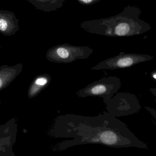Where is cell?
Returning a JSON list of instances; mask_svg holds the SVG:
<instances>
[{"mask_svg": "<svg viewBox=\"0 0 156 156\" xmlns=\"http://www.w3.org/2000/svg\"><path fill=\"white\" fill-rule=\"evenodd\" d=\"M60 121L62 136L72 139L64 142L63 149L87 144L148 149L147 144L140 140L124 122L107 112L94 116L68 114L62 116Z\"/></svg>", "mask_w": 156, "mask_h": 156, "instance_id": "1", "label": "cell"}, {"mask_svg": "<svg viewBox=\"0 0 156 156\" xmlns=\"http://www.w3.org/2000/svg\"><path fill=\"white\" fill-rule=\"evenodd\" d=\"M141 13L138 7L128 5L117 15L82 22L80 27L89 33L109 37L139 35L151 28L150 24L140 18Z\"/></svg>", "mask_w": 156, "mask_h": 156, "instance_id": "2", "label": "cell"}, {"mask_svg": "<svg viewBox=\"0 0 156 156\" xmlns=\"http://www.w3.org/2000/svg\"><path fill=\"white\" fill-rule=\"evenodd\" d=\"M1 126V124H0V126Z\"/></svg>", "mask_w": 156, "mask_h": 156, "instance_id": "16", "label": "cell"}, {"mask_svg": "<svg viewBox=\"0 0 156 156\" xmlns=\"http://www.w3.org/2000/svg\"><path fill=\"white\" fill-rule=\"evenodd\" d=\"M51 81V77L48 74H43L36 76L29 86L28 92L29 98H34L38 95L49 86Z\"/></svg>", "mask_w": 156, "mask_h": 156, "instance_id": "10", "label": "cell"}, {"mask_svg": "<svg viewBox=\"0 0 156 156\" xmlns=\"http://www.w3.org/2000/svg\"><path fill=\"white\" fill-rule=\"evenodd\" d=\"M1 45H0V49H1Z\"/></svg>", "mask_w": 156, "mask_h": 156, "instance_id": "14", "label": "cell"}, {"mask_svg": "<svg viewBox=\"0 0 156 156\" xmlns=\"http://www.w3.org/2000/svg\"><path fill=\"white\" fill-rule=\"evenodd\" d=\"M121 85V81L118 77L108 76L91 83L77 91L76 95L80 98L96 96L102 98L105 104L117 93Z\"/></svg>", "mask_w": 156, "mask_h": 156, "instance_id": "4", "label": "cell"}, {"mask_svg": "<svg viewBox=\"0 0 156 156\" xmlns=\"http://www.w3.org/2000/svg\"><path fill=\"white\" fill-rule=\"evenodd\" d=\"M20 30L19 20L15 14L9 11L0 10V33L11 36Z\"/></svg>", "mask_w": 156, "mask_h": 156, "instance_id": "8", "label": "cell"}, {"mask_svg": "<svg viewBox=\"0 0 156 156\" xmlns=\"http://www.w3.org/2000/svg\"><path fill=\"white\" fill-rule=\"evenodd\" d=\"M80 4L85 6L92 5L99 2L101 0H76Z\"/></svg>", "mask_w": 156, "mask_h": 156, "instance_id": "12", "label": "cell"}, {"mask_svg": "<svg viewBox=\"0 0 156 156\" xmlns=\"http://www.w3.org/2000/svg\"><path fill=\"white\" fill-rule=\"evenodd\" d=\"M153 56L146 54L126 53L120 52L118 55L106 59L91 68L92 70H115L132 67L141 63L151 61Z\"/></svg>", "mask_w": 156, "mask_h": 156, "instance_id": "6", "label": "cell"}, {"mask_svg": "<svg viewBox=\"0 0 156 156\" xmlns=\"http://www.w3.org/2000/svg\"><path fill=\"white\" fill-rule=\"evenodd\" d=\"M105 105L107 113L115 117L133 115L141 108L137 98L128 93H118Z\"/></svg>", "mask_w": 156, "mask_h": 156, "instance_id": "5", "label": "cell"}, {"mask_svg": "<svg viewBox=\"0 0 156 156\" xmlns=\"http://www.w3.org/2000/svg\"><path fill=\"white\" fill-rule=\"evenodd\" d=\"M17 125L15 119L0 126V156H13L12 146L16 142Z\"/></svg>", "mask_w": 156, "mask_h": 156, "instance_id": "7", "label": "cell"}, {"mask_svg": "<svg viewBox=\"0 0 156 156\" xmlns=\"http://www.w3.org/2000/svg\"><path fill=\"white\" fill-rule=\"evenodd\" d=\"M151 78L153 79L154 81H156V71L154 70L153 72H151Z\"/></svg>", "mask_w": 156, "mask_h": 156, "instance_id": "13", "label": "cell"}, {"mask_svg": "<svg viewBox=\"0 0 156 156\" xmlns=\"http://www.w3.org/2000/svg\"><path fill=\"white\" fill-rule=\"evenodd\" d=\"M23 68L22 63L13 66L4 65L0 67V91L10 85L21 73Z\"/></svg>", "mask_w": 156, "mask_h": 156, "instance_id": "9", "label": "cell"}, {"mask_svg": "<svg viewBox=\"0 0 156 156\" xmlns=\"http://www.w3.org/2000/svg\"><path fill=\"white\" fill-rule=\"evenodd\" d=\"M37 9L44 12H54L63 6L66 0H27Z\"/></svg>", "mask_w": 156, "mask_h": 156, "instance_id": "11", "label": "cell"}, {"mask_svg": "<svg viewBox=\"0 0 156 156\" xmlns=\"http://www.w3.org/2000/svg\"><path fill=\"white\" fill-rule=\"evenodd\" d=\"M1 101H0V105H1Z\"/></svg>", "mask_w": 156, "mask_h": 156, "instance_id": "15", "label": "cell"}, {"mask_svg": "<svg viewBox=\"0 0 156 156\" xmlns=\"http://www.w3.org/2000/svg\"><path fill=\"white\" fill-rule=\"evenodd\" d=\"M93 52L94 49L88 46H75L65 43L49 49L46 57L52 62L70 63L77 60L87 59Z\"/></svg>", "mask_w": 156, "mask_h": 156, "instance_id": "3", "label": "cell"}]
</instances>
